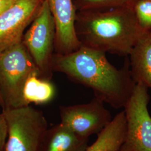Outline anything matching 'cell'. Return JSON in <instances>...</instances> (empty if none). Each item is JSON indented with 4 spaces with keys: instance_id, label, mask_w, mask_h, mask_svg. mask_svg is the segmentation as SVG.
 <instances>
[{
    "instance_id": "cell-10",
    "label": "cell",
    "mask_w": 151,
    "mask_h": 151,
    "mask_svg": "<svg viewBox=\"0 0 151 151\" xmlns=\"http://www.w3.org/2000/svg\"><path fill=\"white\" fill-rule=\"evenodd\" d=\"M129 55L133 80L151 88V29L144 32Z\"/></svg>"
},
{
    "instance_id": "cell-12",
    "label": "cell",
    "mask_w": 151,
    "mask_h": 151,
    "mask_svg": "<svg viewBox=\"0 0 151 151\" xmlns=\"http://www.w3.org/2000/svg\"><path fill=\"white\" fill-rule=\"evenodd\" d=\"M127 123L124 110L117 114L111 122L97 134V139L85 151H117L124 142Z\"/></svg>"
},
{
    "instance_id": "cell-3",
    "label": "cell",
    "mask_w": 151,
    "mask_h": 151,
    "mask_svg": "<svg viewBox=\"0 0 151 151\" xmlns=\"http://www.w3.org/2000/svg\"><path fill=\"white\" fill-rule=\"evenodd\" d=\"M39 73L22 42L0 52V93L2 110L25 106L22 91L28 77Z\"/></svg>"
},
{
    "instance_id": "cell-15",
    "label": "cell",
    "mask_w": 151,
    "mask_h": 151,
    "mask_svg": "<svg viewBox=\"0 0 151 151\" xmlns=\"http://www.w3.org/2000/svg\"><path fill=\"white\" fill-rule=\"evenodd\" d=\"M134 7L140 27L144 30L151 29V1L137 0Z\"/></svg>"
},
{
    "instance_id": "cell-19",
    "label": "cell",
    "mask_w": 151,
    "mask_h": 151,
    "mask_svg": "<svg viewBox=\"0 0 151 151\" xmlns=\"http://www.w3.org/2000/svg\"><path fill=\"white\" fill-rule=\"evenodd\" d=\"M147 1H151V0H147Z\"/></svg>"
},
{
    "instance_id": "cell-20",
    "label": "cell",
    "mask_w": 151,
    "mask_h": 151,
    "mask_svg": "<svg viewBox=\"0 0 151 151\" xmlns=\"http://www.w3.org/2000/svg\"><path fill=\"white\" fill-rule=\"evenodd\" d=\"M119 151V150H118V151Z\"/></svg>"
},
{
    "instance_id": "cell-8",
    "label": "cell",
    "mask_w": 151,
    "mask_h": 151,
    "mask_svg": "<svg viewBox=\"0 0 151 151\" xmlns=\"http://www.w3.org/2000/svg\"><path fill=\"white\" fill-rule=\"evenodd\" d=\"M44 0H15L0 14V52L21 42Z\"/></svg>"
},
{
    "instance_id": "cell-17",
    "label": "cell",
    "mask_w": 151,
    "mask_h": 151,
    "mask_svg": "<svg viewBox=\"0 0 151 151\" xmlns=\"http://www.w3.org/2000/svg\"><path fill=\"white\" fill-rule=\"evenodd\" d=\"M15 0H0V14L11 5Z\"/></svg>"
},
{
    "instance_id": "cell-4",
    "label": "cell",
    "mask_w": 151,
    "mask_h": 151,
    "mask_svg": "<svg viewBox=\"0 0 151 151\" xmlns=\"http://www.w3.org/2000/svg\"><path fill=\"white\" fill-rule=\"evenodd\" d=\"M7 126L5 151H40L48 128L43 112L31 105L2 110Z\"/></svg>"
},
{
    "instance_id": "cell-1",
    "label": "cell",
    "mask_w": 151,
    "mask_h": 151,
    "mask_svg": "<svg viewBox=\"0 0 151 151\" xmlns=\"http://www.w3.org/2000/svg\"><path fill=\"white\" fill-rule=\"evenodd\" d=\"M105 54L82 47L70 54L54 53L52 69L90 88L95 97L112 108H124L136 85L131 75L129 62H126L119 70L109 62Z\"/></svg>"
},
{
    "instance_id": "cell-14",
    "label": "cell",
    "mask_w": 151,
    "mask_h": 151,
    "mask_svg": "<svg viewBox=\"0 0 151 151\" xmlns=\"http://www.w3.org/2000/svg\"><path fill=\"white\" fill-rule=\"evenodd\" d=\"M137 0H77L76 10L80 11L103 10L124 6H134Z\"/></svg>"
},
{
    "instance_id": "cell-6",
    "label": "cell",
    "mask_w": 151,
    "mask_h": 151,
    "mask_svg": "<svg viewBox=\"0 0 151 151\" xmlns=\"http://www.w3.org/2000/svg\"><path fill=\"white\" fill-rule=\"evenodd\" d=\"M148 89L142 83H136L132 96L124 106L126 135L119 151H151Z\"/></svg>"
},
{
    "instance_id": "cell-9",
    "label": "cell",
    "mask_w": 151,
    "mask_h": 151,
    "mask_svg": "<svg viewBox=\"0 0 151 151\" xmlns=\"http://www.w3.org/2000/svg\"><path fill=\"white\" fill-rule=\"evenodd\" d=\"M55 27V54L65 55L81 47L76 34V10L73 0H46Z\"/></svg>"
},
{
    "instance_id": "cell-5",
    "label": "cell",
    "mask_w": 151,
    "mask_h": 151,
    "mask_svg": "<svg viewBox=\"0 0 151 151\" xmlns=\"http://www.w3.org/2000/svg\"><path fill=\"white\" fill-rule=\"evenodd\" d=\"M55 27L46 0L38 15L24 33L22 42L40 73L45 79L52 80V61L54 53Z\"/></svg>"
},
{
    "instance_id": "cell-2",
    "label": "cell",
    "mask_w": 151,
    "mask_h": 151,
    "mask_svg": "<svg viewBox=\"0 0 151 151\" xmlns=\"http://www.w3.org/2000/svg\"><path fill=\"white\" fill-rule=\"evenodd\" d=\"M134 6L76 13V34L81 47L122 56L129 55L145 30Z\"/></svg>"
},
{
    "instance_id": "cell-7",
    "label": "cell",
    "mask_w": 151,
    "mask_h": 151,
    "mask_svg": "<svg viewBox=\"0 0 151 151\" xmlns=\"http://www.w3.org/2000/svg\"><path fill=\"white\" fill-rule=\"evenodd\" d=\"M105 103L96 97L89 103L60 107V122L67 129L83 138L98 134L112 120Z\"/></svg>"
},
{
    "instance_id": "cell-13",
    "label": "cell",
    "mask_w": 151,
    "mask_h": 151,
    "mask_svg": "<svg viewBox=\"0 0 151 151\" xmlns=\"http://www.w3.org/2000/svg\"><path fill=\"white\" fill-rule=\"evenodd\" d=\"M56 89L52 80L42 78L39 73L30 76L22 91L25 106L43 105L51 102L55 96Z\"/></svg>"
},
{
    "instance_id": "cell-16",
    "label": "cell",
    "mask_w": 151,
    "mask_h": 151,
    "mask_svg": "<svg viewBox=\"0 0 151 151\" xmlns=\"http://www.w3.org/2000/svg\"><path fill=\"white\" fill-rule=\"evenodd\" d=\"M7 138V126L2 112L0 113V151H5Z\"/></svg>"
},
{
    "instance_id": "cell-11",
    "label": "cell",
    "mask_w": 151,
    "mask_h": 151,
    "mask_svg": "<svg viewBox=\"0 0 151 151\" xmlns=\"http://www.w3.org/2000/svg\"><path fill=\"white\" fill-rule=\"evenodd\" d=\"M88 141L59 123L47 129L40 151H85Z\"/></svg>"
},
{
    "instance_id": "cell-18",
    "label": "cell",
    "mask_w": 151,
    "mask_h": 151,
    "mask_svg": "<svg viewBox=\"0 0 151 151\" xmlns=\"http://www.w3.org/2000/svg\"><path fill=\"white\" fill-rule=\"evenodd\" d=\"M3 106H4V103H3V100H2V99L1 95V93H0V107L2 109Z\"/></svg>"
}]
</instances>
